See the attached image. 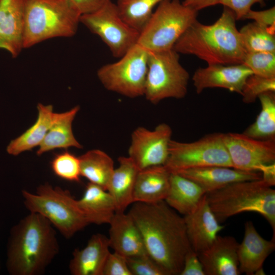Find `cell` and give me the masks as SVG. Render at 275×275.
Wrapping results in <instances>:
<instances>
[{"label":"cell","instance_id":"obj_1","mask_svg":"<svg viewBox=\"0 0 275 275\" xmlns=\"http://www.w3.org/2000/svg\"><path fill=\"white\" fill-rule=\"evenodd\" d=\"M142 236L148 256L165 275H180L190 246L183 216L164 200L134 202L128 212Z\"/></svg>","mask_w":275,"mask_h":275},{"label":"cell","instance_id":"obj_2","mask_svg":"<svg viewBox=\"0 0 275 275\" xmlns=\"http://www.w3.org/2000/svg\"><path fill=\"white\" fill-rule=\"evenodd\" d=\"M54 227L39 213L30 212L11 229L6 267L11 275H40L59 254Z\"/></svg>","mask_w":275,"mask_h":275},{"label":"cell","instance_id":"obj_3","mask_svg":"<svg viewBox=\"0 0 275 275\" xmlns=\"http://www.w3.org/2000/svg\"><path fill=\"white\" fill-rule=\"evenodd\" d=\"M236 20L234 12L224 7L221 16L213 24L195 21L173 49L179 54L195 56L208 65L242 64L246 52Z\"/></svg>","mask_w":275,"mask_h":275},{"label":"cell","instance_id":"obj_4","mask_svg":"<svg viewBox=\"0 0 275 275\" xmlns=\"http://www.w3.org/2000/svg\"><path fill=\"white\" fill-rule=\"evenodd\" d=\"M205 195L219 223L242 212H256L270 224L275 240V190L262 178L234 182Z\"/></svg>","mask_w":275,"mask_h":275},{"label":"cell","instance_id":"obj_5","mask_svg":"<svg viewBox=\"0 0 275 275\" xmlns=\"http://www.w3.org/2000/svg\"><path fill=\"white\" fill-rule=\"evenodd\" d=\"M81 14L70 0H25L23 48L56 37H71Z\"/></svg>","mask_w":275,"mask_h":275},{"label":"cell","instance_id":"obj_6","mask_svg":"<svg viewBox=\"0 0 275 275\" xmlns=\"http://www.w3.org/2000/svg\"><path fill=\"white\" fill-rule=\"evenodd\" d=\"M21 193L26 208L44 216L66 239L90 225L68 190L46 183L39 186L35 194L26 190Z\"/></svg>","mask_w":275,"mask_h":275},{"label":"cell","instance_id":"obj_7","mask_svg":"<svg viewBox=\"0 0 275 275\" xmlns=\"http://www.w3.org/2000/svg\"><path fill=\"white\" fill-rule=\"evenodd\" d=\"M198 12L180 0L162 1L140 32L137 44L148 51L173 49L178 39L197 20Z\"/></svg>","mask_w":275,"mask_h":275},{"label":"cell","instance_id":"obj_8","mask_svg":"<svg viewBox=\"0 0 275 275\" xmlns=\"http://www.w3.org/2000/svg\"><path fill=\"white\" fill-rule=\"evenodd\" d=\"M173 49L148 51L144 94L153 104L169 98L182 99L187 93L189 74Z\"/></svg>","mask_w":275,"mask_h":275},{"label":"cell","instance_id":"obj_9","mask_svg":"<svg viewBox=\"0 0 275 275\" xmlns=\"http://www.w3.org/2000/svg\"><path fill=\"white\" fill-rule=\"evenodd\" d=\"M119 59L98 70L97 77L103 86L129 98L144 96L148 51L136 44Z\"/></svg>","mask_w":275,"mask_h":275},{"label":"cell","instance_id":"obj_10","mask_svg":"<svg viewBox=\"0 0 275 275\" xmlns=\"http://www.w3.org/2000/svg\"><path fill=\"white\" fill-rule=\"evenodd\" d=\"M164 166L170 172L213 166L233 168L222 133L207 134L190 143L171 140Z\"/></svg>","mask_w":275,"mask_h":275},{"label":"cell","instance_id":"obj_11","mask_svg":"<svg viewBox=\"0 0 275 275\" xmlns=\"http://www.w3.org/2000/svg\"><path fill=\"white\" fill-rule=\"evenodd\" d=\"M80 23L97 35L114 57L121 58L137 44L140 32L122 18L112 1L94 12L81 15Z\"/></svg>","mask_w":275,"mask_h":275},{"label":"cell","instance_id":"obj_12","mask_svg":"<svg viewBox=\"0 0 275 275\" xmlns=\"http://www.w3.org/2000/svg\"><path fill=\"white\" fill-rule=\"evenodd\" d=\"M233 168L260 172L275 163V140H259L243 133H223Z\"/></svg>","mask_w":275,"mask_h":275},{"label":"cell","instance_id":"obj_13","mask_svg":"<svg viewBox=\"0 0 275 275\" xmlns=\"http://www.w3.org/2000/svg\"><path fill=\"white\" fill-rule=\"evenodd\" d=\"M172 130L166 123L150 130L139 127L132 133L128 157L140 170L164 165L169 156Z\"/></svg>","mask_w":275,"mask_h":275},{"label":"cell","instance_id":"obj_14","mask_svg":"<svg viewBox=\"0 0 275 275\" xmlns=\"http://www.w3.org/2000/svg\"><path fill=\"white\" fill-rule=\"evenodd\" d=\"M252 74L243 64H212L197 69L192 79L197 94L207 88H220L241 95L246 79Z\"/></svg>","mask_w":275,"mask_h":275},{"label":"cell","instance_id":"obj_15","mask_svg":"<svg viewBox=\"0 0 275 275\" xmlns=\"http://www.w3.org/2000/svg\"><path fill=\"white\" fill-rule=\"evenodd\" d=\"M183 217L190 246L197 254L207 249L225 228L217 220L205 194L196 209Z\"/></svg>","mask_w":275,"mask_h":275},{"label":"cell","instance_id":"obj_16","mask_svg":"<svg viewBox=\"0 0 275 275\" xmlns=\"http://www.w3.org/2000/svg\"><path fill=\"white\" fill-rule=\"evenodd\" d=\"M238 245L239 243L232 236L217 235L207 249L198 254L205 275L240 274Z\"/></svg>","mask_w":275,"mask_h":275},{"label":"cell","instance_id":"obj_17","mask_svg":"<svg viewBox=\"0 0 275 275\" xmlns=\"http://www.w3.org/2000/svg\"><path fill=\"white\" fill-rule=\"evenodd\" d=\"M25 0H0V49L17 57L23 49Z\"/></svg>","mask_w":275,"mask_h":275},{"label":"cell","instance_id":"obj_18","mask_svg":"<svg viewBox=\"0 0 275 275\" xmlns=\"http://www.w3.org/2000/svg\"><path fill=\"white\" fill-rule=\"evenodd\" d=\"M177 173L198 184L205 194L221 188L231 183L262 178V173L224 166H208L181 170Z\"/></svg>","mask_w":275,"mask_h":275},{"label":"cell","instance_id":"obj_19","mask_svg":"<svg viewBox=\"0 0 275 275\" xmlns=\"http://www.w3.org/2000/svg\"><path fill=\"white\" fill-rule=\"evenodd\" d=\"M109 246L126 258L148 255L140 231L131 216L116 212L109 223Z\"/></svg>","mask_w":275,"mask_h":275},{"label":"cell","instance_id":"obj_20","mask_svg":"<svg viewBox=\"0 0 275 275\" xmlns=\"http://www.w3.org/2000/svg\"><path fill=\"white\" fill-rule=\"evenodd\" d=\"M275 249V241L263 238L256 230L253 223L248 221L244 225V234L239 243L237 255L241 273L254 274Z\"/></svg>","mask_w":275,"mask_h":275},{"label":"cell","instance_id":"obj_21","mask_svg":"<svg viewBox=\"0 0 275 275\" xmlns=\"http://www.w3.org/2000/svg\"><path fill=\"white\" fill-rule=\"evenodd\" d=\"M108 238L97 233L93 235L82 249L72 252L69 268L72 275H103L104 264L110 253Z\"/></svg>","mask_w":275,"mask_h":275},{"label":"cell","instance_id":"obj_22","mask_svg":"<svg viewBox=\"0 0 275 275\" xmlns=\"http://www.w3.org/2000/svg\"><path fill=\"white\" fill-rule=\"evenodd\" d=\"M170 173L164 165L140 170L134 186L133 203H152L164 200L169 190Z\"/></svg>","mask_w":275,"mask_h":275},{"label":"cell","instance_id":"obj_23","mask_svg":"<svg viewBox=\"0 0 275 275\" xmlns=\"http://www.w3.org/2000/svg\"><path fill=\"white\" fill-rule=\"evenodd\" d=\"M79 108L77 105L64 113H54L51 125L36 152L38 155L55 149L82 148L74 136L72 127Z\"/></svg>","mask_w":275,"mask_h":275},{"label":"cell","instance_id":"obj_24","mask_svg":"<svg viewBox=\"0 0 275 275\" xmlns=\"http://www.w3.org/2000/svg\"><path fill=\"white\" fill-rule=\"evenodd\" d=\"M119 167L115 169L107 190L113 198L116 212H125L133 203L134 186L139 170L129 157L118 158Z\"/></svg>","mask_w":275,"mask_h":275},{"label":"cell","instance_id":"obj_25","mask_svg":"<svg viewBox=\"0 0 275 275\" xmlns=\"http://www.w3.org/2000/svg\"><path fill=\"white\" fill-rule=\"evenodd\" d=\"M77 202L89 224H109L116 212L114 200L108 191L90 182Z\"/></svg>","mask_w":275,"mask_h":275},{"label":"cell","instance_id":"obj_26","mask_svg":"<svg viewBox=\"0 0 275 275\" xmlns=\"http://www.w3.org/2000/svg\"><path fill=\"white\" fill-rule=\"evenodd\" d=\"M170 172L169 190L164 201L178 213L186 215L196 209L205 193L193 181Z\"/></svg>","mask_w":275,"mask_h":275},{"label":"cell","instance_id":"obj_27","mask_svg":"<svg viewBox=\"0 0 275 275\" xmlns=\"http://www.w3.org/2000/svg\"><path fill=\"white\" fill-rule=\"evenodd\" d=\"M36 121L20 136L12 140L7 147V152L14 156L30 151L39 146L46 135L52 123L53 106L39 103Z\"/></svg>","mask_w":275,"mask_h":275},{"label":"cell","instance_id":"obj_28","mask_svg":"<svg viewBox=\"0 0 275 275\" xmlns=\"http://www.w3.org/2000/svg\"><path fill=\"white\" fill-rule=\"evenodd\" d=\"M80 175L107 190L114 171L113 159L104 151L91 150L79 157Z\"/></svg>","mask_w":275,"mask_h":275},{"label":"cell","instance_id":"obj_29","mask_svg":"<svg viewBox=\"0 0 275 275\" xmlns=\"http://www.w3.org/2000/svg\"><path fill=\"white\" fill-rule=\"evenodd\" d=\"M261 109L255 121L242 133L259 140H275V92L263 93L258 98Z\"/></svg>","mask_w":275,"mask_h":275},{"label":"cell","instance_id":"obj_30","mask_svg":"<svg viewBox=\"0 0 275 275\" xmlns=\"http://www.w3.org/2000/svg\"><path fill=\"white\" fill-rule=\"evenodd\" d=\"M164 0H117L116 5L122 18L139 32L151 16L154 8Z\"/></svg>","mask_w":275,"mask_h":275},{"label":"cell","instance_id":"obj_31","mask_svg":"<svg viewBox=\"0 0 275 275\" xmlns=\"http://www.w3.org/2000/svg\"><path fill=\"white\" fill-rule=\"evenodd\" d=\"M239 31L246 53L275 52V35L270 34L256 22L245 25Z\"/></svg>","mask_w":275,"mask_h":275},{"label":"cell","instance_id":"obj_32","mask_svg":"<svg viewBox=\"0 0 275 275\" xmlns=\"http://www.w3.org/2000/svg\"><path fill=\"white\" fill-rule=\"evenodd\" d=\"M50 166L54 174L58 177L71 182L80 181L79 157L68 151L56 154L51 161Z\"/></svg>","mask_w":275,"mask_h":275},{"label":"cell","instance_id":"obj_33","mask_svg":"<svg viewBox=\"0 0 275 275\" xmlns=\"http://www.w3.org/2000/svg\"><path fill=\"white\" fill-rule=\"evenodd\" d=\"M242 64L254 74L267 78L275 77V52L245 53Z\"/></svg>","mask_w":275,"mask_h":275},{"label":"cell","instance_id":"obj_34","mask_svg":"<svg viewBox=\"0 0 275 275\" xmlns=\"http://www.w3.org/2000/svg\"><path fill=\"white\" fill-rule=\"evenodd\" d=\"M268 92H275V77L267 78L252 74L246 79L241 95L244 103H251L254 102L259 95Z\"/></svg>","mask_w":275,"mask_h":275},{"label":"cell","instance_id":"obj_35","mask_svg":"<svg viewBox=\"0 0 275 275\" xmlns=\"http://www.w3.org/2000/svg\"><path fill=\"white\" fill-rule=\"evenodd\" d=\"M126 260L132 275H165L148 255L126 258Z\"/></svg>","mask_w":275,"mask_h":275},{"label":"cell","instance_id":"obj_36","mask_svg":"<svg viewBox=\"0 0 275 275\" xmlns=\"http://www.w3.org/2000/svg\"><path fill=\"white\" fill-rule=\"evenodd\" d=\"M103 275H132L126 258L115 252H110L104 264Z\"/></svg>","mask_w":275,"mask_h":275},{"label":"cell","instance_id":"obj_37","mask_svg":"<svg viewBox=\"0 0 275 275\" xmlns=\"http://www.w3.org/2000/svg\"><path fill=\"white\" fill-rule=\"evenodd\" d=\"M244 19H252L270 34L275 35V7L262 11L252 9Z\"/></svg>","mask_w":275,"mask_h":275},{"label":"cell","instance_id":"obj_38","mask_svg":"<svg viewBox=\"0 0 275 275\" xmlns=\"http://www.w3.org/2000/svg\"><path fill=\"white\" fill-rule=\"evenodd\" d=\"M264 0H218V4H221L232 10L236 20L244 19L247 13L251 10L252 6L256 4H264Z\"/></svg>","mask_w":275,"mask_h":275},{"label":"cell","instance_id":"obj_39","mask_svg":"<svg viewBox=\"0 0 275 275\" xmlns=\"http://www.w3.org/2000/svg\"><path fill=\"white\" fill-rule=\"evenodd\" d=\"M180 275H205L198 254L193 250L185 255L183 266Z\"/></svg>","mask_w":275,"mask_h":275},{"label":"cell","instance_id":"obj_40","mask_svg":"<svg viewBox=\"0 0 275 275\" xmlns=\"http://www.w3.org/2000/svg\"><path fill=\"white\" fill-rule=\"evenodd\" d=\"M81 15L94 12L111 0H70Z\"/></svg>","mask_w":275,"mask_h":275},{"label":"cell","instance_id":"obj_41","mask_svg":"<svg viewBox=\"0 0 275 275\" xmlns=\"http://www.w3.org/2000/svg\"><path fill=\"white\" fill-rule=\"evenodd\" d=\"M185 6L198 11L203 9L218 4V0H184L182 2Z\"/></svg>","mask_w":275,"mask_h":275},{"label":"cell","instance_id":"obj_42","mask_svg":"<svg viewBox=\"0 0 275 275\" xmlns=\"http://www.w3.org/2000/svg\"><path fill=\"white\" fill-rule=\"evenodd\" d=\"M256 275H264L265 274V271L264 270L263 267L258 268L254 273Z\"/></svg>","mask_w":275,"mask_h":275}]
</instances>
